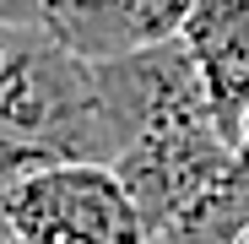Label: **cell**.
I'll list each match as a JSON object with an SVG mask.
<instances>
[{"mask_svg": "<svg viewBox=\"0 0 249 244\" xmlns=\"http://www.w3.org/2000/svg\"><path fill=\"white\" fill-rule=\"evenodd\" d=\"M119 131L98 60H81L44 27L11 33L0 55V195L38 169L103 163L114 169Z\"/></svg>", "mask_w": 249, "mask_h": 244, "instance_id": "cell-1", "label": "cell"}, {"mask_svg": "<svg viewBox=\"0 0 249 244\" xmlns=\"http://www.w3.org/2000/svg\"><path fill=\"white\" fill-rule=\"evenodd\" d=\"M22 244H152L130 190L103 163H65L17 179L0 195Z\"/></svg>", "mask_w": 249, "mask_h": 244, "instance_id": "cell-2", "label": "cell"}, {"mask_svg": "<svg viewBox=\"0 0 249 244\" xmlns=\"http://www.w3.org/2000/svg\"><path fill=\"white\" fill-rule=\"evenodd\" d=\"M195 0H44V27L81 60H119L152 44H174Z\"/></svg>", "mask_w": 249, "mask_h": 244, "instance_id": "cell-3", "label": "cell"}, {"mask_svg": "<svg viewBox=\"0 0 249 244\" xmlns=\"http://www.w3.org/2000/svg\"><path fill=\"white\" fill-rule=\"evenodd\" d=\"M179 44L200 71L217 125L238 147V119L249 109V0H195Z\"/></svg>", "mask_w": 249, "mask_h": 244, "instance_id": "cell-4", "label": "cell"}, {"mask_svg": "<svg viewBox=\"0 0 249 244\" xmlns=\"http://www.w3.org/2000/svg\"><path fill=\"white\" fill-rule=\"evenodd\" d=\"M44 0H0V27H38Z\"/></svg>", "mask_w": 249, "mask_h": 244, "instance_id": "cell-5", "label": "cell"}, {"mask_svg": "<svg viewBox=\"0 0 249 244\" xmlns=\"http://www.w3.org/2000/svg\"><path fill=\"white\" fill-rule=\"evenodd\" d=\"M0 244H22V233L11 228V217H6V212H0Z\"/></svg>", "mask_w": 249, "mask_h": 244, "instance_id": "cell-6", "label": "cell"}, {"mask_svg": "<svg viewBox=\"0 0 249 244\" xmlns=\"http://www.w3.org/2000/svg\"><path fill=\"white\" fill-rule=\"evenodd\" d=\"M238 152L249 157V109H244V119H238Z\"/></svg>", "mask_w": 249, "mask_h": 244, "instance_id": "cell-7", "label": "cell"}, {"mask_svg": "<svg viewBox=\"0 0 249 244\" xmlns=\"http://www.w3.org/2000/svg\"><path fill=\"white\" fill-rule=\"evenodd\" d=\"M11 33H22V27H0V55H6V44H11Z\"/></svg>", "mask_w": 249, "mask_h": 244, "instance_id": "cell-8", "label": "cell"}, {"mask_svg": "<svg viewBox=\"0 0 249 244\" xmlns=\"http://www.w3.org/2000/svg\"><path fill=\"white\" fill-rule=\"evenodd\" d=\"M152 244H184V239H168V233H162V239H152Z\"/></svg>", "mask_w": 249, "mask_h": 244, "instance_id": "cell-9", "label": "cell"}, {"mask_svg": "<svg viewBox=\"0 0 249 244\" xmlns=\"http://www.w3.org/2000/svg\"><path fill=\"white\" fill-rule=\"evenodd\" d=\"M238 244H249V228H244V239H238Z\"/></svg>", "mask_w": 249, "mask_h": 244, "instance_id": "cell-10", "label": "cell"}]
</instances>
